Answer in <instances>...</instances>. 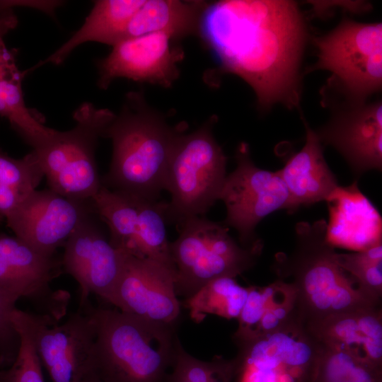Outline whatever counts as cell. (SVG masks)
<instances>
[{"instance_id":"obj_1","label":"cell","mask_w":382,"mask_h":382,"mask_svg":"<svg viewBox=\"0 0 382 382\" xmlns=\"http://www.w3.org/2000/svg\"><path fill=\"white\" fill-rule=\"evenodd\" d=\"M306 27L298 5L284 0L207 3L198 35L226 72L253 89L259 107H296Z\"/></svg>"},{"instance_id":"obj_2","label":"cell","mask_w":382,"mask_h":382,"mask_svg":"<svg viewBox=\"0 0 382 382\" xmlns=\"http://www.w3.org/2000/svg\"><path fill=\"white\" fill-rule=\"evenodd\" d=\"M184 127L168 124L141 91L127 93L120 112L106 127L112 154L102 185L132 197L158 200L166 189L170 158Z\"/></svg>"},{"instance_id":"obj_3","label":"cell","mask_w":382,"mask_h":382,"mask_svg":"<svg viewBox=\"0 0 382 382\" xmlns=\"http://www.w3.org/2000/svg\"><path fill=\"white\" fill-rule=\"evenodd\" d=\"M327 231L324 219L298 223L293 250L289 254H277L272 265L278 279H289L294 285L297 313L304 323L332 314L381 306L361 291L340 266Z\"/></svg>"},{"instance_id":"obj_4","label":"cell","mask_w":382,"mask_h":382,"mask_svg":"<svg viewBox=\"0 0 382 382\" xmlns=\"http://www.w3.org/2000/svg\"><path fill=\"white\" fill-rule=\"evenodd\" d=\"M96 337L91 373L103 382H168L175 325L88 303Z\"/></svg>"},{"instance_id":"obj_5","label":"cell","mask_w":382,"mask_h":382,"mask_svg":"<svg viewBox=\"0 0 382 382\" xmlns=\"http://www.w3.org/2000/svg\"><path fill=\"white\" fill-rule=\"evenodd\" d=\"M212 116L199 128L183 133L175 146L166 176L170 201L166 204V222L180 225L205 214L219 200L226 174L227 157L216 141Z\"/></svg>"},{"instance_id":"obj_6","label":"cell","mask_w":382,"mask_h":382,"mask_svg":"<svg viewBox=\"0 0 382 382\" xmlns=\"http://www.w3.org/2000/svg\"><path fill=\"white\" fill-rule=\"evenodd\" d=\"M179 226V236L170 243V251L176 270V294L185 299L215 279L236 278L250 270L263 248L262 241L243 247L224 224L204 216L190 218Z\"/></svg>"},{"instance_id":"obj_7","label":"cell","mask_w":382,"mask_h":382,"mask_svg":"<svg viewBox=\"0 0 382 382\" xmlns=\"http://www.w3.org/2000/svg\"><path fill=\"white\" fill-rule=\"evenodd\" d=\"M115 113L90 103L74 112V126L57 131L43 146L33 149L49 189L64 197L90 202L102 186L96 161L98 140Z\"/></svg>"},{"instance_id":"obj_8","label":"cell","mask_w":382,"mask_h":382,"mask_svg":"<svg viewBox=\"0 0 382 382\" xmlns=\"http://www.w3.org/2000/svg\"><path fill=\"white\" fill-rule=\"evenodd\" d=\"M315 69L332 73L333 81L351 101H365L382 84V25L344 19L314 40Z\"/></svg>"},{"instance_id":"obj_9","label":"cell","mask_w":382,"mask_h":382,"mask_svg":"<svg viewBox=\"0 0 382 382\" xmlns=\"http://www.w3.org/2000/svg\"><path fill=\"white\" fill-rule=\"evenodd\" d=\"M235 158L236 167L226 175L219 199L226 210L224 225L237 232L241 245L250 248L262 241L255 233L262 220L278 210L290 213V196L278 170L255 165L247 143L238 144Z\"/></svg>"},{"instance_id":"obj_10","label":"cell","mask_w":382,"mask_h":382,"mask_svg":"<svg viewBox=\"0 0 382 382\" xmlns=\"http://www.w3.org/2000/svg\"><path fill=\"white\" fill-rule=\"evenodd\" d=\"M236 344L238 382H307L320 346L298 314L273 332Z\"/></svg>"},{"instance_id":"obj_11","label":"cell","mask_w":382,"mask_h":382,"mask_svg":"<svg viewBox=\"0 0 382 382\" xmlns=\"http://www.w3.org/2000/svg\"><path fill=\"white\" fill-rule=\"evenodd\" d=\"M62 267V260L55 255H44L16 236L0 234V291L16 301L28 299L39 314L57 321L69 299L68 293L50 286Z\"/></svg>"},{"instance_id":"obj_12","label":"cell","mask_w":382,"mask_h":382,"mask_svg":"<svg viewBox=\"0 0 382 382\" xmlns=\"http://www.w3.org/2000/svg\"><path fill=\"white\" fill-rule=\"evenodd\" d=\"M88 302L59 325L34 313L37 350L52 382H81L91 373L96 330Z\"/></svg>"},{"instance_id":"obj_13","label":"cell","mask_w":382,"mask_h":382,"mask_svg":"<svg viewBox=\"0 0 382 382\" xmlns=\"http://www.w3.org/2000/svg\"><path fill=\"white\" fill-rule=\"evenodd\" d=\"M92 212L91 201L71 199L50 189L35 190L5 219L16 237L40 253L53 256Z\"/></svg>"},{"instance_id":"obj_14","label":"cell","mask_w":382,"mask_h":382,"mask_svg":"<svg viewBox=\"0 0 382 382\" xmlns=\"http://www.w3.org/2000/svg\"><path fill=\"white\" fill-rule=\"evenodd\" d=\"M175 282L173 268L150 258L127 254L110 304L141 318L175 325L181 306Z\"/></svg>"},{"instance_id":"obj_15","label":"cell","mask_w":382,"mask_h":382,"mask_svg":"<svg viewBox=\"0 0 382 382\" xmlns=\"http://www.w3.org/2000/svg\"><path fill=\"white\" fill-rule=\"evenodd\" d=\"M175 41L168 34L154 33L119 42L97 63L98 87L107 89L115 79L126 78L170 88L180 76L178 64L184 56Z\"/></svg>"},{"instance_id":"obj_16","label":"cell","mask_w":382,"mask_h":382,"mask_svg":"<svg viewBox=\"0 0 382 382\" xmlns=\"http://www.w3.org/2000/svg\"><path fill=\"white\" fill-rule=\"evenodd\" d=\"M64 271L80 286L79 307L94 294L110 304L127 253L114 247L90 215L78 226L64 245Z\"/></svg>"},{"instance_id":"obj_17","label":"cell","mask_w":382,"mask_h":382,"mask_svg":"<svg viewBox=\"0 0 382 382\" xmlns=\"http://www.w3.org/2000/svg\"><path fill=\"white\" fill-rule=\"evenodd\" d=\"M316 131V130H315ZM321 144L335 149L353 174L382 168V104L351 101L316 131Z\"/></svg>"},{"instance_id":"obj_18","label":"cell","mask_w":382,"mask_h":382,"mask_svg":"<svg viewBox=\"0 0 382 382\" xmlns=\"http://www.w3.org/2000/svg\"><path fill=\"white\" fill-rule=\"evenodd\" d=\"M305 325L321 345L347 352L382 368L381 306L332 314Z\"/></svg>"},{"instance_id":"obj_19","label":"cell","mask_w":382,"mask_h":382,"mask_svg":"<svg viewBox=\"0 0 382 382\" xmlns=\"http://www.w3.org/2000/svg\"><path fill=\"white\" fill-rule=\"evenodd\" d=\"M306 142L278 172L290 196L291 212L328 200L340 187L329 168L316 131L303 119Z\"/></svg>"},{"instance_id":"obj_20","label":"cell","mask_w":382,"mask_h":382,"mask_svg":"<svg viewBox=\"0 0 382 382\" xmlns=\"http://www.w3.org/2000/svg\"><path fill=\"white\" fill-rule=\"evenodd\" d=\"M297 314L296 291L291 283L277 279L265 286H250L233 340L245 341L270 333Z\"/></svg>"},{"instance_id":"obj_21","label":"cell","mask_w":382,"mask_h":382,"mask_svg":"<svg viewBox=\"0 0 382 382\" xmlns=\"http://www.w3.org/2000/svg\"><path fill=\"white\" fill-rule=\"evenodd\" d=\"M145 0H99L94 2L80 28L46 59L39 62L25 74L52 64L63 63L80 45L89 42L113 47L122 40L127 26Z\"/></svg>"},{"instance_id":"obj_22","label":"cell","mask_w":382,"mask_h":382,"mask_svg":"<svg viewBox=\"0 0 382 382\" xmlns=\"http://www.w3.org/2000/svg\"><path fill=\"white\" fill-rule=\"evenodd\" d=\"M24 71L18 69L14 53L8 50L4 41L0 42V116L33 149L46 144L56 134V129L45 126L28 108L24 101L22 80Z\"/></svg>"},{"instance_id":"obj_23","label":"cell","mask_w":382,"mask_h":382,"mask_svg":"<svg viewBox=\"0 0 382 382\" xmlns=\"http://www.w3.org/2000/svg\"><path fill=\"white\" fill-rule=\"evenodd\" d=\"M207 3L145 0L129 22L122 40L154 33L168 34L176 40L198 35L201 16Z\"/></svg>"},{"instance_id":"obj_24","label":"cell","mask_w":382,"mask_h":382,"mask_svg":"<svg viewBox=\"0 0 382 382\" xmlns=\"http://www.w3.org/2000/svg\"><path fill=\"white\" fill-rule=\"evenodd\" d=\"M91 202L94 212L107 224L112 245L137 256V197L102 185Z\"/></svg>"},{"instance_id":"obj_25","label":"cell","mask_w":382,"mask_h":382,"mask_svg":"<svg viewBox=\"0 0 382 382\" xmlns=\"http://www.w3.org/2000/svg\"><path fill=\"white\" fill-rule=\"evenodd\" d=\"M248 294V287L241 286L235 277H223L208 282L185 299L183 306L195 323L202 322L209 314L238 319Z\"/></svg>"},{"instance_id":"obj_26","label":"cell","mask_w":382,"mask_h":382,"mask_svg":"<svg viewBox=\"0 0 382 382\" xmlns=\"http://www.w3.org/2000/svg\"><path fill=\"white\" fill-rule=\"evenodd\" d=\"M307 382H382V368L320 343Z\"/></svg>"},{"instance_id":"obj_27","label":"cell","mask_w":382,"mask_h":382,"mask_svg":"<svg viewBox=\"0 0 382 382\" xmlns=\"http://www.w3.org/2000/svg\"><path fill=\"white\" fill-rule=\"evenodd\" d=\"M137 203L136 257L150 258L175 270L166 236V202L137 197Z\"/></svg>"},{"instance_id":"obj_28","label":"cell","mask_w":382,"mask_h":382,"mask_svg":"<svg viewBox=\"0 0 382 382\" xmlns=\"http://www.w3.org/2000/svg\"><path fill=\"white\" fill-rule=\"evenodd\" d=\"M11 320L19 337V347L12 364L0 369V382H45L35 340L34 313L16 308Z\"/></svg>"},{"instance_id":"obj_29","label":"cell","mask_w":382,"mask_h":382,"mask_svg":"<svg viewBox=\"0 0 382 382\" xmlns=\"http://www.w3.org/2000/svg\"><path fill=\"white\" fill-rule=\"evenodd\" d=\"M235 376L234 359L216 357L212 361L200 360L187 353L177 337L168 382H232Z\"/></svg>"},{"instance_id":"obj_30","label":"cell","mask_w":382,"mask_h":382,"mask_svg":"<svg viewBox=\"0 0 382 382\" xmlns=\"http://www.w3.org/2000/svg\"><path fill=\"white\" fill-rule=\"evenodd\" d=\"M336 257L340 266L352 277L359 289L376 302L381 303L382 239L355 253H337Z\"/></svg>"},{"instance_id":"obj_31","label":"cell","mask_w":382,"mask_h":382,"mask_svg":"<svg viewBox=\"0 0 382 382\" xmlns=\"http://www.w3.org/2000/svg\"><path fill=\"white\" fill-rule=\"evenodd\" d=\"M44 172L32 150L21 158H13L0 149V183L16 190L23 197L36 190Z\"/></svg>"},{"instance_id":"obj_32","label":"cell","mask_w":382,"mask_h":382,"mask_svg":"<svg viewBox=\"0 0 382 382\" xmlns=\"http://www.w3.org/2000/svg\"><path fill=\"white\" fill-rule=\"evenodd\" d=\"M16 303L0 291V364L4 366L12 364L19 347V337L11 320Z\"/></svg>"},{"instance_id":"obj_33","label":"cell","mask_w":382,"mask_h":382,"mask_svg":"<svg viewBox=\"0 0 382 382\" xmlns=\"http://www.w3.org/2000/svg\"><path fill=\"white\" fill-rule=\"evenodd\" d=\"M24 197L13 188L0 183V218L6 219Z\"/></svg>"},{"instance_id":"obj_34","label":"cell","mask_w":382,"mask_h":382,"mask_svg":"<svg viewBox=\"0 0 382 382\" xmlns=\"http://www.w3.org/2000/svg\"><path fill=\"white\" fill-rule=\"evenodd\" d=\"M18 19L7 1H0V42L17 25Z\"/></svg>"},{"instance_id":"obj_35","label":"cell","mask_w":382,"mask_h":382,"mask_svg":"<svg viewBox=\"0 0 382 382\" xmlns=\"http://www.w3.org/2000/svg\"><path fill=\"white\" fill-rule=\"evenodd\" d=\"M81 382H103L99 379L93 374L91 373L87 375Z\"/></svg>"}]
</instances>
